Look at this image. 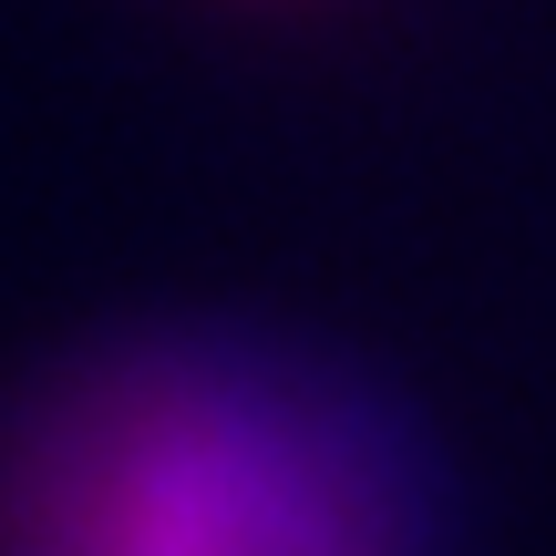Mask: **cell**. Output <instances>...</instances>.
<instances>
[{"label": "cell", "instance_id": "cell-1", "mask_svg": "<svg viewBox=\"0 0 556 556\" xmlns=\"http://www.w3.org/2000/svg\"><path fill=\"white\" fill-rule=\"evenodd\" d=\"M0 556H454V464L361 351L176 309L0 413Z\"/></svg>", "mask_w": 556, "mask_h": 556}]
</instances>
